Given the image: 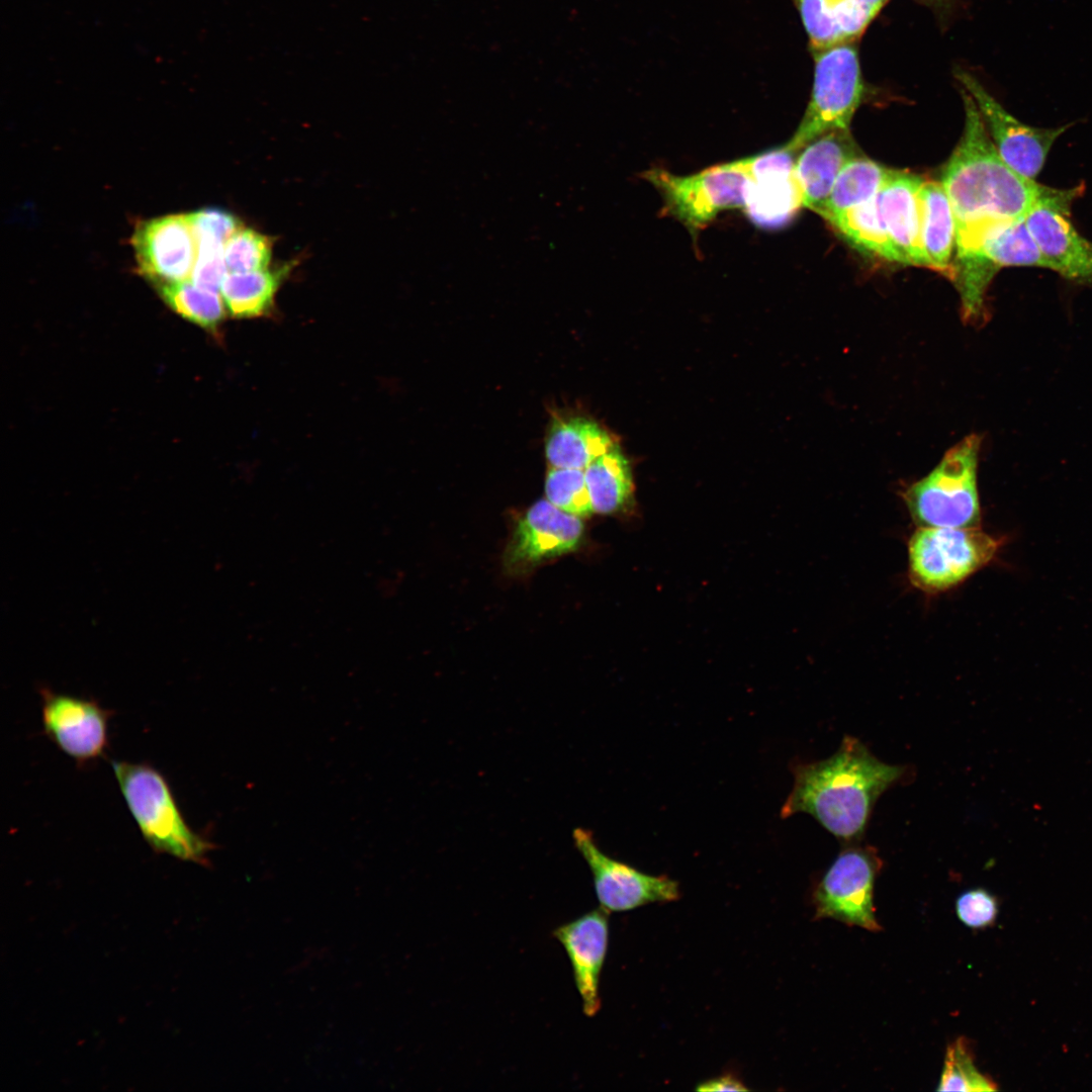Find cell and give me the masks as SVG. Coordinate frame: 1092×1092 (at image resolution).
Returning <instances> with one entry per match:
<instances>
[{
    "mask_svg": "<svg viewBox=\"0 0 1092 1092\" xmlns=\"http://www.w3.org/2000/svg\"><path fill=\"white\" fill-rule=\"evenodd\" d=\"M905 767L878 759L857 738L845 736L830 757L793 766V790L781 817H814L845 844L864 834L878 798L904 775Z\"/></svg>",
    "mask_w": 1092,
    "mask_h": 1092,
    "instance_id": "obj_1",
    "label": "cell"
},
{
    "mask_svg": "<svg viewBox=\"0 0 1092 1092\" xmlns=\"http://www.w3.org/2000/svg\"><path fill=\"white\" fill-rule=\"evenodd\" d=\"M961 89L964 131L941 180L957 232L983 219L1024 217L1049 186L1021 176L1004 162L974 99Z\"/></svg>",
    "mask_w": 1092,
    "mask_h": 1092,
    "instance_id": "obj_2",
    "label": "cell"
},
{
    "mask_svg": "<svg viewBox=\"0 0 1092 1092\" xmlns=\"http://www.w3.org/2000/svg\"><path fill=\"white\" fill-rule=\"evenodd\" d=\"M111 765L124 802L151 848L207 867V853L216 845L187 824L165 777L145 762L114 760Z\"/></svg>",
    "mask_w": 1092,
    "mask_h": 1092,
    "instance_id": "obj_3",
    "label": "cell"
},
{
    "mask_svg": "<svg viewBox=\"0 0 1092 1092\" xmlns=\"http://www.w3.org/2000/svg\"><path fill=\"white\" fill-rule=\"evenodd\" d=\"M981 438L972 434L952 446L939 463L903 493L919 527H979L977 472Z\"/></svg>",
    "mask_w": 1092,
    "mask_h": 1092,
    "instance_id": "obj_4",
    "label": "cell"
},
{
    "mask_svg": "<svg viewBox=\"0 0 1092 1092\" xmlns=\"http://www.w3.org/2000/svg\"><path fill=\"white\" fill-rule=\"evenodd\" d=\"M855 43H842L812 53L811 97L800 125L783 146L787 151L795 155L830 130L849 129L866 92Z\"/></svg>",
    "mask_w": 1092,
    "mask_h": 1092,
    "instance_id": "obj_5",
    "label": "cell"
},
{
    "mask_svg": "<svg viewBox=\"0 0 1092 1092\" xmlns=\"http://www.w3.org/2000/svg\"><path fill=\"white\" fill-rule=\"evenodd\" d=\"M642 177L661 195L662 214L676 218L693 237L720 212L744 208L750 183L744 159L718 164L692 175L651 169Z\"/></svg>",
    "mask_w": 1092,
    "mask_h": 1092,
    "instance_id": "obj_6",
    "label": "cell"
},
{
    "mask_svg": "<svg viewBox=\"0 0 1092 1092\" xmlns=\"http://www.w3.org/2000/svg\"><path fill=\"white\" fill-rule=\"evenodd\" d=\"M1001 541L979 527H918L908 541V572L926 593L947 590L988 564Z\"/></svg>",
    "mask_w": 1092,
    "mask_h": 1092,
    "instance_id": "obj_7",
    "label": "cell"
},
{
    "mask_svg": "<svg viewBox=\"0 0 1092 1092\" xmlns=\"http://www.w3.org/2000/svg\"><path fill=\"white\" fill-rule=\"evenodd\" d=\"M882 864L874 847L848 843L813 892L815 919L833 918L849 926L880 931L874 888Z\"/></svg>",
    "mask_w": 1092,
    "mask_h": 1092,
    "instance_id": "obj_8",
    "label": "cell"
},
{
    "mask_svg": "<svg viewBox=\"0 0 1092 1092\" xmlns=\"http://www.w3.org/2000/svg\"><path fill=\"white\" fill-rule=\"evenodd\" d=\"M1082 187L1046 192L1024 216L1044 263V268L1068 280L1092 283V242L1081 236L1069 218L1070 206Z\"/></svg>",
    "mask_w": 1092,
    "mask_h": 1092,
    "instance_id": "obj_9",
    "label": "cell"
},
{
    "mask_svg": "<svg viewBox=\"0 0 1092 1092\" xmlns=\"http://www.w3.org/2000/svg\"><path fill=\"white\" fill-rule=\"evenodd\" d=\"M956 77L974 99L985 126L1004 162L1021 176L1035 180L1055 142L1072 124L1036 127L1009 113L972 74L956 71Z\"/></svg>",
    "mask_w": 1092,
    "mask_h": 1092,
    "instance_id": "obj_10",
    "label": "cell"
},
{
    "mask_svg": "<svg viewBox=\"0 0 1092 1092\" xmlns=\"http://www.w3.org/2000/svg\"><path fill=\"white\" fill-rule=\"evenodd\" d=\"M573 843L587 863L601 907L609 912L629 911L650 903L679 899L676 881L665 875L652 876L614 859L599 847L592 831L575 828Z\"/></svg>",
    "mask_w": 1092,
    "mask_h": 1092,
    "instance_id": "obj_11",
    "label": "cell"
},
{
    "mask_svg": "<svg viewBox=\"0 0 1092 1092\" xmlns=\"http://www.w3.org/2000/svg\"><path fill=\"white\" fill-rule=\"evenodd\" d=\"M43 733L80 765L104 755L112 711L97 702L41 689Z\"/></svg>",
    "mask_w": 1092,
    "mask_h": 1092,
    "instance_id": "obj_12",
    "label": "cell"
},
{
    "mask_svg": "<svg viewBox=\"0 0 1092 1092\" xmlns=\"http://www.w3.org/2000/svg\"><path fill=\"white\" fill-rule=\"evenodd\" d=\"M131 242L140 272L156 285L190 280L197 240L187 214L145 220Z\"/></svg>",
    "mask_w": 1092,
    "mask_h": 1092,
    "instance_id": "obj_13",
    "label": "cell"
},
{
    "mask_svg": "<svg viewBox=\"0 0 1092 1092\" xmlns=\"http://www.w3.org/2000/svg\"><path fill=\"white\" fill-rule=\"evenodd\" d=\"M744 161L750 175L745 213L757 226L784 225L804 207L794 154L781 147Z\"/></svg>",
    "mask_w": 1092,
    "mask_h": 1092,
    "instance_id": "obj_14",
    "label": "cell"
},
{
    "mask_svg": "<svg viewBox=\"0 0 1092 1092\" xmlns=\"http://www.w3.org/2000/svg\"><path fill=\"white\" fill-rule=\"evenodd\" d=\"M583 536V523L553 506L547 498L533 504L518 521L506 548L510 570H523L543 560L575 550Z\"/></svg>",
    "mask_w": 1092,
    "mask_h": 1092,
    "instance_id": "obj_15",
    "label": "cell"
},
{
    "mask_svg": "<svg viewBox=\"0 0 1092 1092\" xmlns=\"http://www.w3.org/2000/svg\"><path fill=\"white\" fill-rule=\"evenodd\" d=\"M609 913L600 907L553 931L568 956L582 1011L588 1017L601 1009L600 978L608 950Z\"/></svg>",
    "mask_w": 1092,
    "mask_h": 1092,
    "instance_id": "obj_16",
    "label": "cell"
},
{
    "mask_svg": "<svg viewBox=\"0 0 1092 1092\" xmlns=\"http://www.w3.org/2000/svg\"><path fill=\"white\" fill-rule=\"evenodd\" d=\"M923 179L893 171L877 195L878 212L902 264L930 268L921 238L919 190Z\"/></svg>",
    "mask_w": 1092,
    "mask_h": 1092,
    "instance_id": "obj_17",
    "label": "cell"
},
{
    "mask_svg": "<svg viewBox=\"0 0 1092 1092\" xmlns=\"http://www.w3.org/2000/svg\"><path fill=\"white\" fill-rule=\"evenodd\" d=\"M815 53L856 42L889 0H792Z\"/></svg>",
    "mask_w": 1092,
    "mask_h": 1092,
    "instance_id": "obj_18",
    "label": "cell"
},
{
    "mask_svg": "<svg viewBox=\"0 0 1092 1092\" xmlns=\"http://www.w3.org/2000/svg\"><path fill=\"white\" fill-rule=\"evenodd\" d=\"M849 129H833L808 144L795 161L803 206L824 219L828 199L843 166L856 157Z\"/></svg>",
    "mask_w": 1092,
    "mask_h": 1092,
    "instance_id": "obj_19",
    "label": "cell"
},
{
    "mask_svg": "<svg viewBox=\"0 0 1092 1092\" xmlns=\"http://www.w3.org/2000/svg\"><path fill=\"white\" fill-rule=\"evenodd\" d=\"M614 443L609 432L594 420L557 417L546 436L545 455L550 467L584 470Z\"/></svg>",
    "mask_w": 1092,
    "mask_h": 1092,
    "instance_id": "obj_20",
    "label": "cell"
},
{
    "mask_svg": "<svg viewBox=\"0 0 1092 1092\" xmlns=\"http://www.w3.org/2000/svg\"><path fill=\"white\" fill-rule=\"evenodd\" d=\"M921 238L930 269L952 278L956 218L943 184L923 180L919 190Z\"/></svg>",
    "mask_w": 1092,
    "mask_h": 1092,
    "instance_id": "obj_21",
    "label": "cell"
},
{
    "mask_svg": "<svg viewBox=\"0 0 1092 1092\" xmlns=\"http://www.w3.org/2000/svg\"><path fill=\"white\" fill-rule=\"evenodd\" d=\"M594 513L613 514L621 510L633 493L630 462L614 443L584 469Z\"/></svg>",
    "mask_w": 1092,
    "mask_h": 1092,
    "instance_id": "obj_22",
    "label": "cell"
},
{
    "mask_svg": "<svg viewBox=\"0 0 1092 1092\" xmlns=\"http://www.w3.org/2000/svg\"><path fill=\"white\" fill-rule=\"evenodd\" d=\"M893 170L856 156L840 170L831 190L826 220L833 222L849 209L875 198Z\"/></svg>",
    "mask_w": 1092,
    "mask_h": 1092,
    "instance_id": "obj_23",
    "label": "cell"
},
{
    "mask_svg": "<svg viewBox=\"0 0 1092 1092\" xmlns=\"http://www.w3.org/2000/svg\"><path fill=\"white\" fill-rule=\"evenodd\" d=\"M282 272L267 268L229 272L220 292L231 315L255 317L267 313L273 306L275 293L281 283Z\"/></svg>",
    "mask_w": 1092,
    "mask_h": 1092,
    "instance_id": "obj_24",
    "label": "cell"
},
{
    "mask_svg": "<svg viewBox=\"0 0 1092 1092\" xmlns=\"http://www.w3.org/2000/svg\"><path fill=\"white\" fill-rule=\"evenodd\" d=\"M832 225L859 250L902 264V259L893 247L879 215L877 196L849 209Z\"/></svg>",
    "mask_w": 1092,
    "mask_h": 1092,
    "instance_id": "obj_25",
    "label": "cell"
},
{
    "mask_svg": "<svg viewBox=\"0 0 1092 1092\" xmlns=\"http://www.w3.org/2000/svg\"><path fill=\"white\" fill-rule=\"evenodd\" d=\"M157 288L172 309L202 328L215 330L225 315L222 296L191 280L160 284Z\"/></svg>",
    "mask_w": 1092,
    "mask_h": 1092,
    "instance_id": "obj_26",
    "label": "cell"
},
{
    "mask_svg": "<svg viewBox=\"0 0 1092 1092\" xmlns=\"http://www.w3.org/2000/svg\"><path fill=\"white\" fill-rule=\"evenodd\" d=\"M937 1091H994L996 1083L976 1067L968 1039L958 1037L946 1048Z\"/></svg>",
    "mask_w": 1092,
    "mask_h": 1092,
    "instance_id": "obj_27",
    "label": "cell"
},
{
    "mask_svg": "<svg viewBox=\"0 0 1092 1092\" xmlns=\"http://www.w3.org/2000/svg\"><path fill=\"white\" fill-rule=\"evenodd\" d=\"M545 495L553 506L570 515L582 518L594 513L584 470L549 467Z\"/></svg>",
    "mask_w": 1092,
    "mask_h": 1092,
    "instance_id": "obj_28",
    "label": "cell"
},
{
    "mask_svg": "<svg viewBox=\"0 0 1092 1092\" xmlns=\"http://www.w3.org/2000/svg\"><path fill=\"white\" fill-rule=\"evenodd\" d=\"M272 252L268 237L241 228L224 243L223 254L229 272H247L267 268Z\"/></svg>",
    "mask_w": 1092,
    "mask_h": 1092,
    "instance_id": "obj_29",
    "label": "cell"
},
{
    "mask_svg": "<svg viewBox=\"0 0 1092 1092\" xmlns=\"http://www.w3.org/2000/svg\"><path fill=\"white\" fill-rule=\"evenodd\" d=\"M224 244L211 239L197 240V255L190 280L197 286L218 292L229 273Z\"/></svg>",
    "mask_w": 1092,
    "mask_h": 1092,
    "instance_id": "obj_30",
    "label": "cell"
},
{
    "mask_svg": "<svg viewBox=\"0 0 1092 1092\" xmlns=\"http://www.w3.org/2000/svg\"><path fill=\"white\" fill-rule=\"evenodd\" d=\"M998 910L997 898L982 888L968 890L956 901L959 919L974 929L991 926L997 918Z\"/></svg>",
    "mask_w": 1092,
    "mask_h": 1092,
    "instance_id": "obj_31",
    "label": "cell"
},
{
    "mask_svg": "<svg viewBox=\"0 0 1092 1092\" xmlns=\"http://www.w3.org/2000/svg\"><path fill=\"white\" fill-rule=\"evenodd\" d=\"M196 240L211 239L224 244L230 237L241 229L236 216L219 208H204L187 213Z\"/></svg>",
    "mask_w": 1092,
    "mask_h": 1092,
    "instance_id": "obj_32",
    "label": "cell"
},
{
    "mask_svg": "<svg viewBox=\"0 0 1092 1092\" xmlns=\"http://www.w3.org/2000/svg\"><path fill=\"white\" fill-rule=\"evenodd\" d=\"M697 1091H748L749 1089L734 1075L727 1074L707 1080L696 1087Z\"/></svg>",
    "mask_w": 1092,
    "mask_h": 1092,
    "instance_id": "obj_33",
    "label": "cell"
},
{
    "mask_svg": "<svg viewBox=\"0 0 1092 1092\" xmlns=\"http://www.w3.org/2000/svg\"><path fill=\"white\" fill-rule=\"evenodd\" d=\"M924 5L936 9L937 11H945L946 8L952 3L953 0H916Z\"/></svg>",
    "mask_w": 1092,
    "mask_h": 1092,
    "instance_id": "obj_34",
    "label": "cell"
}]
</instances>
